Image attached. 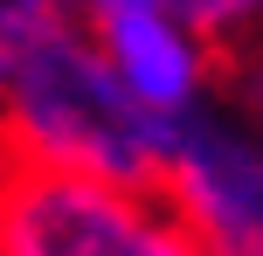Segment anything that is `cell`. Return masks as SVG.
I'll return each instance as SVG.
<instances>
[{
  "instance_id": "277c9868",
  "label": "cell",
  "mask_w": 263,
  "mask_h": 256,
  "mask_svg": "<svg viewBox=\"0 0 263 256\" xmlns=\"http://www.w3.org/2000/svg\"><path fill=\"white\" fill-rule=\"evenodd\" d=\"M173 7H180L229 63L250 55V49H263V0H173Z\"/></svg>"
},
{
  "instance_id": "6da1fadb",
  "label": "cell",
  "mask_w": 263,
  "mask_h": 256,
  "mask_svg": "<svg viewBox=\"0 0 263 256\" xmlns=\"http://www.w3.org/2000/svg\"><path fill=\"white\" fill-rule=\"evenodd\" d=\"M166 139V125H153L118 90L77 14L14 35L7 76H0V160L97 180L118 194H153Z\"/></svg>"
},
{
  "instance_id": "7a4b0ae2",
  "label": "cell",
  "mask_w": 263,
  "mask_h": 256,
  "mask_svg": "<svg viewBox=\"0 0 263 256\" xmlns=\"http://www.w3.org/2000/svg\"><path fill=\"white\" fill-rule=\"evenodd\" d=\"M153 201L194 235L201 256H263V125L236 90L173 125Z\"/></svg>"
},
{
  "instance_id": "3957f363",
  "label": "cell",
  "mask_w": 263,
  "mask_h": 256,
  "mask_svg": "<svg viewBox=\"0 0 263 256\" xmlns=\"http://www.w3.org/2000/svg\"><path fill=\"white\" fill-rule=\"evenodd\" d=\"M69 7H77L90 49L104 55V69L118 76V90L153 125L173 132L229 90V55L173 0H69Z\"/></svg>"
},
{
  "instance_id": "8992f818",
  "label": "cell",
  "mask_w": 263,
  "mask_h": 256,
  "mask_svg": "<svg viewBox=\"0 0 263 256\" xmlns=\"http://www.w3.org/2000/svg\"><path fill=\"white\" fill-rule=\"evenodd\" d=\"M7 55H14V28H7V7H0V76H7Z\"/></svg>"
},
{
  "instance_id": "5b68a950",
  "label": "cell",
  "mask_w": 263,
  "mask_h": 256,
  "mask_svg": "<svg viewBox=\"0 0 263 256\" xmlns=\"http://www.w3.org/2000/svg\"><path fill=\"white\" fill-rule=\"evenodd\" d=\"M229 90L250 104V118L263 125V49H250V55H236L229 63Z\"/></svg>"
}]
</instances>
